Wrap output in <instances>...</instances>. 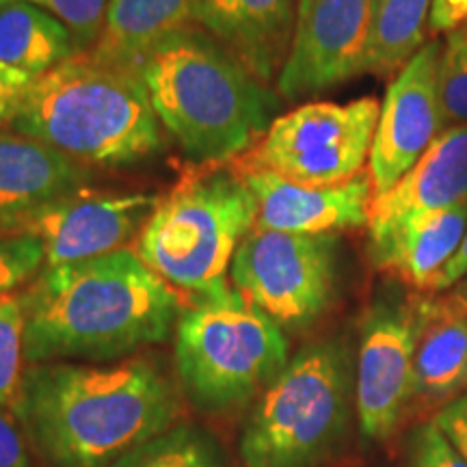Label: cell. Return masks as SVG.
Masks as SVG:
<instances>
[{
  "label": "cell",
  "instance_id": "1",
  "mask_svg": "<svg viewBox=\"0 0 467 467\" xmlns=\"http://www.w3.org/2000/svg\"><path fill=\"white\" fill-rule=\"evenodd\" d=\"M25 359H113L165 342L182 301L132 249L46 266L22 292Z\"/></svg>",
  "mask_w": 467,
  "mask_h": 467
},
{
  "label": "cell",
  "instance_id": "2",
  "mask_svg": "<svg viewBox=\"0 0 467 467\" xmlns=\"http://www.w3.org/2000/svg\"><path fill=\"white\" fill-rule=\"evenodd\" d=\"M14 411L52 467H113L165 433L178 402L167 379L143 359L50 361L25 372Z\"/></svg>",
  "mask_w": 467,
  "mask_h": 467
},
{
  "label": "cell",
  "instance_id": "3",
  "mask_svg": "<svg viewBox=\"0 0 467 467\" xmlns=\"http://www.w3.org/2000/svg\"><path fill=\"white\" fill-rule=\"evenodd\" d=\"M161 126L192 162H225L265 137L275 93L213 35L180 28L139 67Z\"/></svg>",
  "mask_w": 467,
  "mask_h": 467
},
{
  "label": "cell",
  "instance_id": "4",
  "mask_svg": "<svg viewBox=\"0 0 467 467\" xmlns=\"http://www.w3.org/2000/svg\"><path fill=\"white\" fill-rule=\"evenodd\" d=\"M11 126L93 165L143 161L162 145L161 121L137 69L96 61L89 52L35 78Z\"/></svg>",
  "mask_w": 467,
  "mask_h": 467
},
{
  "label": "cell",
  "instance_id": "5",
  "mask_svg": "<svg viewBox=\"0 0 467 467\" xmlns=\"http://www.w3.org/2000/svg\"><path fill=\"white\" fill-rule=\"evenodd\" d=\"M258 202L232 169H210L184 178L161 197L139 234L137 254L169 285L197 299L223 296L243 238L255 227Z\"/></svg>",
  "mask_w": 467,
  "mask_h": 467
},
{
  "label": "cell",
  "instance_id": "6",
  "mask_svg": "<svg viewBox=\"0 0 467 467\" xmlns=\"http://www.w3.org/2000/svg\"><path fill=\"white\" fill-rule=\"evenodd\" d=\"M175 372L197 407L243 405L288 366L284 329L238 290L197 299L175 323Z\"/></svg>",
  "mask_w": 467,
  "mask_h": 467
},
{
  "label": "cell",
  "instance_id": "7",
  "mask_svg": "<svg viewBox=\"0 0 467 467\" xmlns=\"http://www.w3.org/2000/svg\"><path fill=\"white\" fill-rule=\"evenodd\" d=\"M350 372L342 344L318 342L262 392L241 440L247 467H314L348 420Z\"/></svg>",
  "mask_w": 467,
  "mask_h": 467
},
{
  "label": "cell",
  "instance_id": "8",
  "mask_svg": "<svg viewBox=\"0 0 467 467\" xmlns=\"http://www.w3.org/2000/svg\"><path fill=\"white\" fill-rule=\"evenodd\" d=\"M381 102H307L279 115L265 137L232 161L236 173L268 171L290 182L334 186L364 173Z\"/></svg>",
  "mask_w": 467,
  "mask_h": 467
},
{
  "label": "cell",
  "instance_id": "9",
  "mask_svg": "<svg viewBox=\"0 0 467 467\" xmlns=\"http://www.w3.org/2000/svg\"><path fill=\"white\" fill-rule=\"evenodd\" d=\"M336 254V236L254 227L234 254L230 277L244 299L282 329H301L334 299Z\"/></svg>",
  "mask_w": 467,
  "mask_h": 467
},
{
  "label": "cell",
  "instance_id": "10",
  "mask_svg": "<svg viewBox=\"0 0 467 467\" xmlns=\"http://www.w3.org/2000/svg\"><path fill=\"white\" fill-rule=\"evenodd\" d=\"M418 299L400 292L385 295L361 325L355 405L368 440L392 435L413 405Z\"/></svg>",
  "mask_w": 467,
  "mask_h": 467
},
{
  "label": "cell",
  "instance_id": "11",
  "mask_svg": "<svg viewBox=\"0 0 467 467\" xmlns=\"http://www.w3.org/2000/svg\"><path fill=\"white\" fill-rule=\"evenodd\" d=\"M375 11L377 0H299L279 96L301 100L364 74Z\"/></svg>",
  "mask_w": 467,
  "mask_h": 467
},
{
  "label": "cell",
  "instance_id": "12",
  "mask_svg": "<svg viewBox=\"0 0 467 467\" xmlns=\"http://www.w3.org/2000/svg\"><path fill=\"white\" fill-rule=\"evenodd\" d=\"M441 44L426 42L385 91L368 173L375 195L388 192L448 128L440 98Z\"/></svg>",
  "mask_w": 467,
  "mask_h": 467
},
{
  "label": "cell",
  "instance_id": "13",
  "mask_svg": "<svg viewBox=\"0 0 467 467\" xmlns=\"http://www.w3.org/2000/svg\"><path fill=\"white\" fill-rule=\"evenodd\" d=\"M159 202L161 197L154 192L83 189L35 210L9 227L44 243L46 266L74 265L124 249L134 234H141Z\"/></svg>",
  "mask_w": 467,
  "mask_h": 467
},
{
  "label": "cell",
  "instance_id": "14",
  "mask_svg": "<svg viewBox=\"0 0 467 467\" xmlns=\"http://www.w3.org/2000/svg\"><path fill=\"white\" fill-rule=\"evenodd\" d=\"M238 175L258 202L255 227L260 230L336 236L337 232L358 230L370 221L375 197L370 173H359L358 178L334 186L290 182L268 171Z\"/></svg>",
  "mask_w": 467,
  "mask_h": 467
},
{
  "label": "cell",
  "instance_id": "15",
  "mask_svg": "<svg viewBox=\"0 0 467 467\" xmlns=\"http://www.w3.org/2000/svg\"><path fill=\"white\" fill-rule=\"evenodd\" d=\"M463 203H467V126H451L399 184L372 197L368 243L388 236L420 214Z\"/></svg>",
  "mask_w": 467,
  "mask_h": 467
},
{
  "label": "cell",
  "instance_id": "16",
  "mask_svg": "<svg viewBox=\"0 0 467 467\" xmlns=\"http://www.w3.org/2000/svg\"><path fill=\"white\" fill-rule=\"evenodd\" d=\"M299 0H195V22L262 83L282 69Z\"/></svg>",
  "mask_w": 467,
  "mask_h": 467
},
{
  "label": "cell",
  "instance_id": "17",
  "mask_svg": "<svg viewBox=\"0 0 467 467\" xmlns=\"http://www.w3.org/2000/svg\"><path fill=\"white\" fill-rule=\"evenodd\" d=\"M467 389V306L454 292L418 299L413 402L435 407Z\"/></svg>",
  "mask_w": 467,
  "mask_h": 467
},
{
  "label": "cell",
  "instance_id": "18",
  "mask_svg": "<svg viewBox=\"0 0 467 467\" xmlns=\"http://www.w3.org/2000/svg\"><path fill=\"white\" fill-rule=\"evenodd\" d=\"M89 169L48 145L0 134V223L14 225L35 210L63 200L89 182Z\"/></svg>",
  "mask_w": 467,
  "mask_h": 467
},
{
  "label": "cell",
  "instance_id": "19",
  "mask_svg": "<svg viewBox=\"0 0 467 467\" xmlns=\"http://www.w3.org/2000/svg\"><path fill=\"white\" fill-rule=\"evenodd\" d=\"M467 227V203L413 217L388 236L368 243L372 265L407 288L429 295L431 284L459 249Z\"/></svg>",
  "mask_w": 467,
  "mask_h": 467
},
{
  "label": "cell",
  "instance_id": "20",
  "mask_svg": "<svg viewBox=\"0 0 467 467\" xmlns=\"http://www.w3.org/2000/svg\"><path fill=\"white\" fill-rule=\"evenodd\" d=\"M191 20H195V0H109L100 39L89 55L139 72L145 57Z\"/></svg>",
  "mask_w": 467,
  "mask_h": 467
},
{
  "label": "cell",
  "instance_id": "21",
  "mask_svg": "<svg viewBox=\"0 0 467 467\" xmlns=\"http://www.w3.org/2000/svg\"><path fill=\"white\" fill-rule=\"evenodd\" d=\"M76 55L74 35L48 11L22 0L0 3V67L35 80Z\"/></svg>",
  "mask_w": 467,
  "mask_h": 467
},
{
  "label": "cell",
  "instance_id": "22",
  "mask_svg": "<svg viewBox=\"0 0 467 467\" xmlns=\"http://www.w3.org/2000/svg\"><path fill=\"white\" fill-rule=\"evenodd\" d=\"M433 0H377L364 72L399 74L426 44Z\"/></svg>",
  "mask_w": 467,
  "mask_h": 467
},
{
  "label": "cell",
  "instance_id": "23",
  "mask_svg": "<svg viewBox=\"0 0 467 467\" xmlns=\"http://www.w3.org/2000/svg\"><path fill=\"white\" fill-rule=\"evenodd\" d=\"M25 359V307L20 295L0 299V407L16 409Z\"/></svg>",
  "mask_w": 467,
  "mask_h": 467
},
{
  "label": "cell",
  "instance_id": "24",
  "mask_svg": "<svg viewBox=\"0 0 467 467\" xmlns=\"http://www.w3.org/2000/svg\"><path fill=\"white\" fill-rule=\"evenodd\" d=\"M440 98L448 128L467 126V28L448 33L441 46Z\"/></svg>",
  "mask_w": 467,
  "mask_h": 467
},
{
  "label": "cell",
  "instance_id": "25",
  "mask_svg": "<svg viewBox=\"0 0 467 467\" xmlns=\"http://www.w3.org/2000/svg\"><path fill=\"white\" fill-rule=\"evenodd\" d=\"M113 467H214L206 448L184 429L162 433L126 454Z\"/></svg>",
  "mask_w": 467,
  "mask_h": 467
},
{
  "label": "cell",
  "instance_id": "26",
  "mask_svg": "<svg viewBox=\"0 0 467 467\" xmlns=\"http://www.w3.org/2000/svg\"><path fill=\"white\" fill-rule=\"evenodd\" d=\"M22 3H31L61 20L74 35L80 52H89L100 39L109 7V0H22Z\"/></svg>",
  "mask_w": 467,
  "mask_h": 467
},
{
  "label": "cell",
  "instance_id": "27",
  "mask_svg": "<svg viewBox=\"0 0 467 467\" xmlns=\"http://www.w3.org/2000/svg\"><path fill=\"white\" fill-rule=\"evenodd\" d=\"M44 262L46 249L39 238L22 232L0 236V299L37 275Z\"/></svg>",
  "mask_w": 467,
  "mask_h": 467
},
{
  "label": "cell",
  "instance_id": "28",
  "mask_svg": "<svg viewBox=\"0 0 467 467\" xmlns=\"http://www.w3.org/2000/svg\"><path fill=\"white\" fill-rule=\"evenodd\" d=\"M409 467H467V459L448 441L433 420L416 429L409 441Z\"/></svg>",
  "mask_w": 467,
  "mask_h": 467
},
{
  "label": "cell",
  "instance_id": "29",
  "mask_svg": "<svg viewBox=\"0 0 467 467\" xmlns=\"http://www.w3.org/2000/svg\"><path fill=\"white\" fill-rule=\"evenodd\" d=\"M433 422L461 452V457L467 459V389L446 407H441Z\"/></svg>",
  "mask_w": 467,
  "mask_h": 467
},
{
  "label": "cell",
  "instance_id": "30",
  "mask_svg": "<svg viewBox=\"0 0 467 467\" xmlns=\"http://www.w3.org/2000/svg\"><path fill=\"white\" fill-rule=\"evenodd\" d=\"M0 467H33L16 418L0 407Z\"/></svg>",
  "mask_w": 467,
  "mask_h": 467
},
{
  "label": "cell",
  "instance_id": "31",
  "mask_svg": "<svg viewBox=\"0 0 467 467\" xmlns=\"http://www.w3.org/2000/svg\"><path fill=\"white\" fill-rule=\"evenodd\" d=\"M31 83L33 80L26 76L0 67V126L14 124Z\"/></svg>",
  "mask_w": 467,
  "mask_h": 467
},
{
  "label": "cell",
  "instance_id": "32",
  "mask_svg": "<svg viewBox=\"0 0 467 467\" xmlns=\"http://www.w3.org/2000/svg\"><path fill=\"white\" fill-rule=\"evenodd\" d=\"M467 22V0H433L429 26L435 33H452Z\"/></svg>",
  "mask_w": 467,
  "mask_h": 467
},
{
  "label": "cell",
  "instance_id": "33",
  "mask_svg": "<svg viewBox=\"0 0 467 467\" xmlns=\"http://www.w3.org/2000/svg\"><path fill=\"white\" fill-rule=\"evenodd\" d=\"M467 277V227L463 238H461L459 249L454 251V255L446 266L441 268L440 275L435 277V282L431 284L429 295H441V292H451L454 285H459Z\"/></svg>",
  "mask_w": 467,
  "mask_h": 467
},
{
  "label": "cell",
  "instance_id": "34",
  "mask_svg": "<svg viewBox=\"0 0 467 467\" xmlns=\"http://www.w3.org/2000/svg\"><path fill=\"white\" fill-rule=\"evenodd\" d=\"M452 292H454V295H457L459 296V299L461 301H463L465 303V306H467V277L463 279V282H461L459 285H454V288H452Z\"/></svg>",
  "mask_w": 467,
  "mask_h": 467
}]
</instances>
